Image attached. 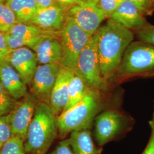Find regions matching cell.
<instances>
[{
  "label": "cell",
  "mask_w": 154,
  "mask_h": 154,
  "mask_svg": "<svg viewBox=\"0 0 154 154\" xmlns=\"http://www.w3.org/2000/svg\"><path fill=\"white\" fill-rule=\"evenodd\" d=\"M101 75L107 82L112 79L128 45L134 39L131 30L110 19L97 31Z\"/></svg>",
  "instance_id": "6da1fadb"
},
{
  "label": "cell",
  "mask_w": 154,
  "mask_h": 154,
  "mask_svg": "<svg viewBox=\"0 0 154 154\" xmlns=\"http://www.w3.org/2000/svg\"><path fill=\"white\" fill-rule=\"evenodd\" d=\"M102 91L88 88L82 100L57 116L58 135L64 138L72 132L90 129L104 106Z\"/></svg>",
  "instance_id": "7a4b0ae2"
},
{
  "label": "cell",
  "mask_w": 154,
  "mask_h": 154,
  "mask_svg": "<svg viewBox=\"0 0 154 154\" xmlns=\"http://www.w3.org/2000/svg\"><path fill=\"white\" fill-rule=\"evenodd\" d=\"M58 135L57 116L50 105L38 102L24 142L26 154H46Z\"/></svg>",
  "instance_id": "3957f363"
},
{
  "label": "cell",
  "mask_w": 154,
  "mask_h": 154,
  "mask_svg": "<svg viewBox=\"0 0 154 154\" xmlns=\"http://www.w3.org/2000/svg\"><path fill=\"white\" fill-rule=\"evenodd\" d=\"M135 78H154V46L139 40L127 47L112 82L119 84Z\"/></svg>",
  "instance_id": "277c9868"
},
{
  "label": "cell",
  "mask_w": 154,
  "mask_h": 154,
  "mask_svg": "<svg viewBox=\"0 0 154 154\" xmlns=\"http://www.w3.org/2000/svg\"><path fill=\"white\" fill-rule=\"evenodd\" d=\"M97 41L98 35L96 32L80 53L74 71L82 78L88 88L106 91L109 82L101 75Z\"/></svg>",
  "instance_id": "5b68a950"
},
{
  "label": "cell",
  "mask_w": 154,
  "mask_h": 154,
  "mask_svg": "<svg viewBox=\"0 0 154 154\" xmlns=\"http://www.w3.org/2000/svg\"><path fill=\"white\" fill-rule=\"evenodd\" d=\"M134 120L119 110L109 109L99 113L95 117L94 137L100 146L120 137L132 128Z\"/></svg>",
  "instance_id": "8992f818"
},
{
  "label": "cell",
  "mask_w": 154,
  "mask_h": 154,
  "mask_svg": "<svg viewBox=\"0 0 154 154\" xmlns=\"http://www.w3.org/2000/svg\"><path fill=\"white\" fill-rule=\"evenodd\" d=\"M91 37L71 17H67L65 25L58 35L62 49L60 65L74 70L78 56Z\"/></svg>",
  "instance_id": "52a82bcc"
},
{
  "label": "cell",
  "mask_w": 154,
  "mask_h": 154,
  "mask_svg": "<svg viewBox=\"0 0 154 154\" xmlns=\"http://www.w3.org/2000/svg\"><path fill=\"white\" fill-rule=\"evenodd\" d=\"M38 100L31 93L17 100L8 114L10 119L12 137L20 138L25 142L28 128L33 119Z\"/></svg>",
  "instance_id": "ba28073f"
},
{
  "label": "cell",
  "mask_w": 154,
  "mask_h": 154,
  "mask_svg": "<svg viewBox=\"0 0 154 154\" xmlns=\"http://www.w3.org/2000/svg\"><path fill=\"white\" fill-rule=\"evenodd\" d=\"M60 69V65L57 63L38 65L29 85L30 93L38 102L50 105L51 92Z\"/></svg>",
  "instance_id": "9c48e42d"
},
{
  "label": "cell",
  "mask_w": 154,
  "mask_h": 154,
  "mask_svg": "<svg viewBox=\"0 0 154 154\" xmlns=\"http://www.w3.org/2000/svg\"><path fill=\"white\" fill-rule=\"evenodd\" d=\"M67 15L91 36L97 32L100 23L106 18L97 4L92 2H81L72 6L67 11Z\"/></svg>",
  "instance_id": "30bf717a"
},
{
  "label": "cell",
  "mask_w": 154,
  "mask_h": 154,
  "mask_svg": "<svg viewBox=\"0 0 154 154\" xmlns=\"http://www.w3.org/2000/svg\"><path fill=\"white\" fill-rule=\"evenodd\" d=\"M46 35H55L46 32L33 24L17 23L11 29L5 33L6 40L11 50L28 47L32 49L41 39Z\"/></svg>",
  "instance_id": "8fae6325"
},
{
  "label": "cell",
  "mask_w": 154,
  "mask_h": 154,
  "mask_svg": "<svg viewBox=\"0 0 154 154\" xmlns=\"http://www.w3.org/2000/svg\"><path fill=\"white\" fill-rule=\"evenodd\" d=\"M5 60L16 70L25 83L29 86L38 66L33 50L28 47L11 50Z\"/></svg>",
  "instance_id": "7c38bea8"
},
{
  "label": "cell",
  "mask_w": 154,
  "mask_h": 154,
  "mask_svg": "<svg viewBox=\"0 0 154 154\" xmlns=\"http://www.w3.org/2000/svg\"><path fill=\"white\" fill-rule=\"evenodd\" d=\"M67 11L54 4L44 8H38L30 23L46 32L58 35L67 18Z\"/></svg>",
  "instance_id": "4fadbf2b"
},
{
  "label": "cell",
  "mask_w": 154,
  "mask_h": 154,
  "mask_svg": "<svg viewBox=\"0 0 154 154\" xmlns=\"http://www.w3.org/2000/svg\"><path fill=\"white\" fill-rule=\"evenodd\" d=\"M74 74L73 70L60 65L50 102V106L57 116L61 114L67 106L69 99V83Z\"/></svg>",
  "instance_id": "5bb4252c"
},
{
  "label": "cell",
  "mask_w": 154,
  "mask_h": 154,
  "mask_svg": "<svg viewBox=\"0 0 154 154\" xmlns=\"http://www.w3.org/2000/svg\"><path fill=\"white\" fill-rule=\"evenodd\" d=\"M31 49L36 55L39 65H60L62 49L58 35H45Z\"/></svg>",
  "instance_id": "9a60e30c"
},
{
  "label": "cell",
  "mask_w": 154,
  "mask_h": 154,
  "mask_svg": "<svg viewBox=\"0 0 154 154\" xmlns=\"http://www.w3.org/2000/svg\"><path fill=\"white\" fill-rule=\"evenodd\" d=\"M0 82L16 100L21 99L28 94L27 85L5 59L0 60Z\"/></svg>",
  "instance_id": "2e32d148"
},
{
  "label": "cell",
  "mask_w": 154,
  "mask_h": 154,
  "mask_svg": "<svg viewBox=\"0 0 154 154\" xmlns=\"http://www.w3.org/2000/svg\"><path fill=\"white\" fill-rule=\"evenodd\" d=\"M110 19L130 30L140 29L148 25L143 14L129 0H124Z\"/></svg>",
  "instance_id": "e0dca14e"
},
{
  "label": "cell",
  "mask_w": 154,
  "mask_h": 154,
  "mask_svg": "<svg viewBox=\"0 0 154 154\" xmlns=\"http://www.w3.org/2000/svg\"><path fill=\"white\" fill-rule=\"evenodd\" d=\"M69 138L74 154H99L94 143L90 129L73 131Z\"/></svg>",
  "instance_id": "ac0fdd59"
},
{
  "label": "cell",
  "mask_w": 154,
  "mask_h": 154,
  "mask_svg": "<svg viewBox=\"0 0 154 154\" xmlns=\"http://www.w3.org/2000/svg\"><path fill=\"white\" fill-rule=\"evenodd\" d=\"M5 3L14 13L18 23H30L38 8L35 0H5Z\"/></svg>",
  "instance_id": "d6986e66"
},
{
  "label": "cell",
  "mask_w": 154,
  "mask_h": 154,
  "mask_svg": "<svg viewBox=\"0 0 154 154\" xmlns=\"http://www.w3.org/2000/svg\"><path fill=\"white\" fill-rule=\"evenodd\" d=\"M88 88L82 78L75 73L69 83L68 102L63 111L70 109L80 102Z\"/></svg>",
  "instance_id": "ffe728a7"
},
{
  "label": "cell",
  "mask_w": 154,
  "mask_h": 154,
  "mask_svg": "<svg viewBox=\"0 0 154 154\" xmlns=\"http://www.w3.org/2000/svg\"><path fill=\"white\" fill-rule=\"evenodd\" d=\"M16 17L5 2H0V32L7 33L17 23Z\"/></svg>",
  "instance_id": "44dd1931"
},
{
  "label": "cell",
  "mask_w": 154,
  "mask_h": 154,
  "mask_svg": "<svg viewBox=\"0 0 154 154\" xmlns=\"http://www.w3.org/2000/svg\"><path fill=\"white\" fill-rule=\"evenodd\" d=\"M0 154H27L24 142L20 138L12 137L0 149Z\"/></svg>",
  "instance_id": "7402d4cb"
},
{
  "label": "cell",
  "mask_w": 154,
  "mask_h": 154,
  "mask_svg": "<svg viewBox=\"0 0 154 154\" xmlns=\"http://www.w3.org/2000/svg\"><path fill=\"white\" fill-rule=\"evenodd\" d=\"M16 100L11 97L0 82V116L9 114Z\"/></svg>",
  "instance_id": "603a6c76"
},
{
  "label": "cell",
  "mask_w": 154,
  "mask_h": 154,
  "mask_svg": "<svg viewBox=\"0 0 154 154\" xmlns=\"http://www.w3.org/2000/svg\"><path fill=\"white\" fill-rule=\"evenodd\" d=\"M12 137L10 119L8 114L0 116V149Z\"/></svg>",
  "instance_id": "cb8c5ba5"
},
{
  "label": "cell",
  "mask_w": 154,
  "mask_h": 154,
  "mask_svg": "<svg viewBox=\"0 0 154 154\" xmlns=\"http://www.w3.org/2000/svg\"><path fill=\"white\" fill-rule=\"evenodd\" d=\"M124 0H98L97 5L102 11L106 18H110Z\"/></svg>",
  "instance_id": "d4e9b609"
},
{
  "label": "cell",
  "mask_w": 154,
  "mask_h": 154,
  "mask_svg": "<svg viewBox=\"0 0 154 154\" xmlns=\"http://www.w3.org/2000/svg\"><path fill=\"white\" fill-rule=\"evenodd\" d=\"M137 37L139 41L154 46V25H148L139 29Z\"/></svg>",
  "instance_id": "484cf974"
},
{
  "label": "cell",
  "mask_w": 154,
  "mask_h": 154,
  "mask_svg": "<svg viewBox=\"0 0 154 154\" xmlns=\"http://www.w3.org/2000/svg\"><path fill=\"white\" fill-rule=\"evenodd\" d=\"M138 8L143 14L151 13L154 4V0H129Z\"/></svg>",
  "instance_id": "4316f807"
},
{
  "label": "cell",
  "mask_w": 154,
  "mask_h": 154,
  "mask_svg": "<svg viewBox=\"0 0 154 154\" xmlns=\"http://www.w3.org/2000/svg\"><path fill=\"white\" fill-rule=\"evenodd\" d=\"M49 154H74V153L68 138L58 143L55 149Z\"/></svg>",
  "instance_id": "83f0119b"
},
{
  "label": "cell",
  "mask_w": 154,
  "mask_h": 154,
  "mask_svg": "<svg viewBox=\"0 0 154 154\" xmlns=\"http://www.w3.org/2000/svg\"><path fill=\"white\" fill-rule=\"evenodd\" d=\"M11 50L7 44L5 33L0 32V60L5 59Z\"/></svg>",
  "instance_id": "f1b7e54d"
},
{
  "label": "cell",
  "mask_w": 154,
  "mask_h": 154,
  "mask_svg": "<svg viewBox=\"0 0 154 154\" xmlns=\"http://www.w3.org/2000/svg\"><path fill=\"white\" fill-rule=\"evenodd\" d=\"M149 124L151 130V136L149 143L142 154H154V122L151 120Z\"/></svg>",
  "instance_id": "f546056e"
},
{
  "label": "cell",
  "mask_w": 154,
  "mask_h": 154,
  "mask_svg": "<svg viewBox=\"0 0 154 154\" xmlns=\"http://www.w3.org/2000/svg\"><path fill=\"white\" fill-rule=\"evenodd\" d=\"M54 3L56 5L61 6L66 11L71 8L72 6L79 4L81 2L80 0H54Z\"/></svg>",
  "instance_id": "4dcf8cb0"
},
{
  "label": "cell",
  "mask_w": 154,
  "mask_h": 154,
  "mask_svg": "<svg viewBox=\"0 0 154 154\" xmlns=\"http://www.w3.org/2000/svg\"><path fill=\"white\" fill-rule=\"evenodd\" d=\"M38 8H44L55 4L54 0H35Z\"/></svg>",
  "instance_id": "1f68e13d"
},
{
  "label": "cell",
  "mask_w": 154,
  "mask_h": 154,
  "mask_svg": "<svg viewBox=\"0 0 154 154\" xmlns=\"http://www.w3.org/2000/svg\"><path fill=\"white\" fill-rule=\"evenodd\" d=\"M81 2H92L95 4H97L98 0H80Z\"/></svg>",
  "instance_id": "d6a6232c"
},
{
  "label": "cell",
  "mask_w": 154,
  "mask_h": 154,
  "mask_svg": "<svg viewBox=\"0 0 154 154\" xmlns=\"http://www.w3.org/2000/svg\"><path fill=\"white\" fill-rule=\"evenodd\" d=\"M151 120L152 121H153L154 122V114H153V116H152V119H151Z\"/></svg>",
  "instance_id": "836d02e7"
},
{
  "label": "cell",
  "mask_w": 154,
  "mask_h": 154,
  "mask_svg": "<svg viewBox=\"0 0 154 154\" xmlns=\"http://www.w3.org/2000/svg\"><path fill=\"white\" fill-rule=\"evenodd\" d=\"M5 0H0V2H5Z\"/></svg>",
  "instance_id": "e575fe53"
}]
</instances>
